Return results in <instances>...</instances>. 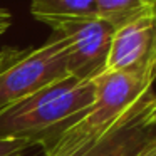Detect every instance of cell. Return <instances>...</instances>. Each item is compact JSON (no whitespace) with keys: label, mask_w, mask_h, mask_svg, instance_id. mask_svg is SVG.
I'll list each match as a JSON object with an SVG mask.
<instances>
[{"label":"cell","mask_w":156,"mask_h":156,"mask_svg":"<svg viewBox=\"0 0 156 156\" xmlns=\"http://www.w3.org/2000/svg\"><path fill=\"white\" fill-rule=\"evenodd\" d=\"M5 12H7V10H5V9H0V15H4Z\"/></svg>","instance_id":"14"},{"label":"cell","mask_w":156,"mask_h":156,"mask_svg":"<svg viewBox=\"0 0 156 156\" xmlns=\"http://www.w3.org/2000/svg\"><path fill=\"white\" fill-rule=\"evenodd\" d=\"M156 0H96L98 17L106 19L116 29L141 14L154 10Z\"/></svg>","instance_id":"8"},{"label":"cell","mask_w":156,"mask_h":156,"mask_svg":"<svg viewBox=\"0 0 156 156\" xmlns=\"http://www.w3.org/2000/svg\"><path fill=\"white\" fill-rule=\"evenodd\" d=\"M45 25L67 41V76L94 81L106 71L116 25L101 17H71Z\"/></svg>","instance_id":"4"},{"label":"cell","mask_w":156,"mask_h":156,"mask_svg":"<svg viewBox=\"0 0 156 156\" xmlns=\"http://www.w3.org/2000/svg\"><path fill=\"white\" fill-rule=\"evenodd\" d=\"M12 24V15L9 14V12H5L4 15H0V37L7 32V29L10 27Z\"/></svg>","instance_id":"12"},{"label":"cell","mask_w":156,"mask_h":156,"mask_svg":"<svg viewBox=\"0 0 156 156\" xmlns=\"http://www.w3.org/2000/svg\"><path fill=\"white\" fill-rule=\"evenodd\" d=\"M30 146H34V143L25 139H2L0 156H25V151Z\"/></svg>","instance_id":"9"},{"label":"cell","mask_w":156,"mask_h":156,"mask_svg":"<svg viewBox=\"0 0 156 156\" xmlns=\"http://www.w3.org/2000/svg\"><path fill=\"white\" fill-rule=\"evenodd\" d=\"M154 10H156V5H154Z\"/></svg>","instance_id":"15"},{"label":"cell","mask_w":156,"mask_h":156,"mask_svg":"<svg viewBox=\"0 0 156 156\" xmlns=\"http://www.w3.org/2000/svg\"><path fill=\"white\" fill-rule=\"evenodd\" d=\"M106 71L133 72L156 81V10L141 14L116 29Z\"/></svg>","instance_id":"5"},{"label":"cell","mask_w":156,"mask_h":156,"mask_svg":"<svg viewBox=\"0 0 156 156\" xmlns=\"http://www.w3.org/2000/svg\"><path fill=\"white\" fill-rule=\"evenodd\" d=\"M30 14L42 24L71 17H96V0H32Z\"/></svg>","instance_id":"7"},{"label":"cell","mask_w":156,"mask_h":156,"mask_svg":"<svg viewBox=\"0 0 156 156\" xmlns=\"http://www.w3.org/2000/svg\"><path fill=\"white\" fill-rule=\"evenodd\" d=\"M66 76L67 41L52 32L44 45L25 49L17 61L0 71V111Z\"/></svg>","instance_id":"3"},{"label":"cell","mask_w":156,"mask_h":156,"mask_svg":"<svg viewBox=\"0 0 156 156\" xmlns=\"http://www.w3.org/2000/svg\"><path fill=\"white\" fill-rule=\"evenodd\" d=\"M24 51L25 49H14V47L0 49V71H4L9 64H12L14 61H17Z\"/></svg>","instance_id":"10"},{"label":"cell","mask_w":156,"mask_h":156,"mask_svg":"<svg viewBox=\"0 0 156 156\" xmlns=\"http://www.w3.org/2000/svg\"><path fill=\"white\" fill-rule=\"evenodd\" d=\"M143 121L149 126H156V96H154V99H153L151 106H149V108L146 109V112L143 114Z\"/></svg>","instance_id":"11"},{"label":"cell","mask_w":156,"mask_h":156,"mask_svg":"<svg viewBox=\"0 0 156 156\" xmlns=\"http://www.w3.org/2000/svg\"><path fill=\"white\" fill-rule=\"evenodd\" d=\"M154 81L133 72L104 71L94 79V102L54 138L44 156H82L112 131L139 118L154 99Z\"/></svg>","instance_id":"1"},{"label":"cell","mask_w":156,"mask_h":156,"mask_svg":"<svg viewBox=\"0 0 156 156\" xmlns=\"http://www.w3.org/2000/svg\"><path fill=\"white\" fill-rule=\"evenodd\" d=\"M136 156H156V138L153 139L148 146H144Z\"/></svg>","instance_id":"13"},{"label":"cell","mask_w":156,"mask_h":156,"mask_svg":"<svg viewBox=\"0 0 156 156\" xmlns=\"http://www.w3.org/2000/svg\"><path fill=\"white\" fill-rule=\"evenodd\" d=\"M94 102V81L59 79L0 111V141L25 139L42 144Z\"/></svg>","instance_id":"2"},{"label":"cell","mask_w":156,"mask_h":156,"mask_svg":"<svg viewBox=\"0 0 156 156\" xmlns=\"http://www.w3.org/2000/svg\"><path fill=\"white\" fill-rule=\"evenodd\" d=\"M143 114L112 131L82 156H136L156 138V126L146 124Z\"/></svg>","instance_id":"6"}]
</instances>
